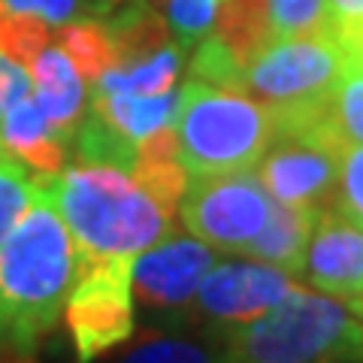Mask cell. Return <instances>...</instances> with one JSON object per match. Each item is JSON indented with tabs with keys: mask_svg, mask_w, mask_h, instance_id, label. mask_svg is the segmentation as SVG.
<instances>
[{
	"mask_svg": "<svg viewBox=\"0 0 363 363\" xmlns=\"http://www.w3.org/2000/svg\"><path fill=\"white\" fill-rule=\"evenodd\" d=\"M218 264L215 248L197 236L169 233L133 257L130 291L133 303L152 312H182L194 303L200 281Z\"/></svg>",
	"mask_w": 363,
	"mask_h": 363,
	"instance_id": "obj_9",
	"label": "cell"
},
{
	"mask_svg": "<svg viewBox=\"0 0 363 363\" xmlns=\"http://www.w3.org/2000/svg\"><path fill=\"white\" fill-rule=\"evenodd\" d=\"M30 91H33L30 70L25 64H18L9 58V55L0 52V116H4L9 106H16L18 100L30 97Z\"/></svg>",
	"mask_w": 363,
	"mask_h": 363,
	"instance_id": "obj_29",
	"label": "cell"
},
{
	"mask_svg": "<svg viewBox=\"0 0 363 363\" xmlns=\"http://www.w3.org/2000/svg\"><path fill=\"white\" fill-rule=\"evenodd\" d=\"M116 363H227L224 342L221 348L215 342H203L194 336H179V333H161V336H145Z\"/></svg>",
	"mask_w": 363,
	"mask_h": 363,
	"instance_id": "obj_19",
	"label": "cell"
},
{
	"mask_svg": "<svg viewBox=\"0 0 363 363\" xmlns=\"http://www.w3.org/2000/svg\"><path fill=\"white\" fill-rule=\"evenodd\" d=\"M294 288L297 285L285 269L264 260H224L200 281L194 315L224 336L233 327H242L279 306Z\"/></svg>",
	"mask_w": 363,
	"mask_h": 363,
	"instance_id": "obj_8",
	"label": "cell"
},
{
	"mask_svg": "<svg viewBox=\"0 0 363 363\" xmlns=\"http://www.w3.org/2000/svg\"><path fill=\"white\" fill-rule=\"evenodd\" d=\"M130 173L167 212L176 215V206L182 203L185 188H188V169L179 161L176 130L164 128L152 136H145V140L136 145Z\"/></svg>",
	"mask_w": 363,
	"mask_h": 363,
	"instance_id": "obj_16",
	"label": "cell"
},
{
	"mask_svg": "<svg viewBox=\"0 0 363 363\" xmlns=\"http://www.w3.org/2000/svg\"><path fill=\"white\" fill-rule=\"evenodd\" d=\"M348 221L363 227V145H345L339 157V179L333 206Z\"/></svg>",
	"mask_w": 363,
	"mask_h": 363,
	"instance_id": "obj_26",
	"label": "cell"
},
{
	"mask_svg": "<svg viewBox=\"0 0 363 363\" xmlns=\"http://www.w3.org/2000/svg\"><path fill=\"white\" fill-rule=\"evenodd\" d=\"M133 257L79 260V272L64 303L76 360L91 363L124 345L133 333Z\"/></svg>",
	"mask_w": 363,
	"mask_h": 363,
	"instance_id": "obj_6",
	"label": "cell"
},
{
	"mask_svg": "<svg viewBox=\"0 0 363 363\" xmlns=\"http://www.w3.org/2000/svg\"><path fill=\"white\" fill-rule=\"evenodd\" d=\"M76 155L82 164H106V167L130 169L136 157V143H130L116 128H109L97 112L85 109V116L76 128Z\"/></svg>",
	"mask_w": 363,
	"mask_h": 363,
	"instance_id": "obj_20",
	"label": "cell"
},
{
	"mask_svg": "<svg viewBox=\"0 0 363 363\" xmlns=\"http://www.w3.org/2000/svg\"><path fill=\"white\" fill-rule=\"evenodd\" d=\"M297 276L333 297H363V227L336 209L318 212Z\"/></svg>",
	"mask_w": 363,
	"mask_h": 363,
	"instance_id": "obj_10",
	"label": "cell"
},
{
	"mask_svg": "<svg viewBox=\"0 0 363 363\" xmlns=\"http://www.w3.org/2000/svg\"><path fill=\"white\" fill-rule=\"evenodd\" d=\"M330 30L345 45V52L360 55L363 49V0H327Z\"/></svg>",
	"mask_w": 363,
	"mask_h": 363,
	"instance_id": "obj_27",
	"label": "cell"
},
{
	"mask_svg": "<svg viewBox=\"0 0 363 363\" xmlns=\"http://www.w3.org/2000/svg\"><path fill=\"white\" fill-rule=\"evenodd\" d=\"M43 191L70 230L79 260L136 257L176 230L173 212L121 167L79 164L43 182Z\"/></svg>",
	"mask_w": 363,
	"mask_h": 363,
	"instance_id": "obj_2",
	"label": "cell"
},
{
	"mask_svg": "<svg viewBox=\"0 0 363 363\" xmlns=\"http://www.w3.org/2000/svg\"><path fill=\"white\" fill-rule=\"evenodd\" d=\"M227 363H363V315L348 300L294 288L279 306L224 333Z\"/></svg>",
	"mask_w": 363,
	"mask_h": 363,
	"instance_id": "obj_3",
	"label": "cell"
},
{
	"mask_svg": "<svg viewBox=\"0 0 363 363\" xmlns=\"http://www.w3.org/2000/svg\"><path fill=\"white\" fill-rule=\"evenodd\" d=\"M318 212L315 209H303V206H288V203L272 200L269 218L264 224L252 242L245 248V257L264 260L285 272H297L306 255V242L312 236Z\"/></svg>",
	"mask_w": 363,
	"mask_h": 363,
	"instance_id": "obj_14",
	"label": "cell"
},
{
	"mask_svg": "<svg viewBox=\"0 0 363 363\" xmlns=\"http://www.w3.org/2000/svg\"><path fill=\"white\" fill-rule=\"evenodd\" d=\"M79 252L55 203L43 197L0 245V342L30 351L58 324Z\"/></svg>",
	"mask_w": 363,
	"mask_h": 363,
	"instance_id": "obj_1",
	"label": "cell"
},
{
	"mask_svg": "<svg viewBox=\"0 0 363 363\" xmlns=\"http://www.w3.org/2000/svg\"><path fill=\"white\" fill-rule=\"evenodd\" d=\"M0 6L9 9V13L37 16L52 28L70 25V21H76L79 13L85 9L82 0H0Z\"/></svg>",
	"mask_w": 363,
	"mask_h": 363,
	"instance_id": "obj_28",
	"label": "cell"
},
{
	"mask_svg": "<svg viewBox=\"0 0 363 363\" xmlns=\"http://www.w3.org/2000/svg\"><path fill=\"white\" fill-rule=\"evenodd\" d=\"M0 363H30L25 357H6V354H0Z\"/></svg>",
	"mask_w": 363,
	"mask_h": 363,
	"instance_id": "obj_31",
	"label": "cell"
},
{
	"mask_svg": "<svg viewBox=\"0 0 363 363\" xmlns=\"http://www.w3.org/2000/svg\"><path fill=\"white\" fill-rule=\"evenodd\" d=\"M28 70L33 76V94H37V104L45 112V118L67 140H73L79 121L85 116V79L79 76L70 55L58 43H52L33 58Z\"/></svg>",
	"mask_w": 363,
	"mask_h": 363,
	"instance_id": "obj_12",
	"label": "cell"
},
{
	"mask_svg": "<svg viewBox=\"0 0 363 363\" xmlns=\"http://www.w3.org/2000/svg\"><path fill=\"white\" fill-rule=\"evenodd\" d=\"M348 303H351V306H354V309H357V312L363 315V297H357V300H348Z\"/></svg>",
	"mask_w": 363,
	"mask_h": 363,
	"instance_id": "obj_32",
	"label": "cell"
},
{
	"mask_svg": "<svg viewBox=\"0 0 363 363\" xmlns=\"http://www.w3.org/2000/svg\"><path fill=\"white\" fill-rule=\"evenodd\" d=\"M55 40L70 55V61L76 64V70L85 82H97L106 70L116 67V45H112L106 21L76 18L70 25L58 28V37Z\"/></svg>",
	"mask_w": 363,
	"mask_h": 363,
	"instance_id": "obj_18",
	"label": "cell"
},
{
	"mask_svg": "<svg viewBox=\"0 0 363 363\" xmlns=\"http://www.w3.org/2000/svg\"><path fill=\"white\" fill-rule=\"evenodd\" d=\"M91 112H97L109 128L124 133L130 143L140 145L145 136L169 128V121L179 112V94L167 91V94L140 97V94H112V91H94L91 88Z\"/></svg>",
	"mask_w": 363,
	"mask_h": 363,
	"instance_id": "obj_15",
	"label": "cell"
},
{
	"mask_svg": "<svg viewBox=\"0 0 363 363\" xmlns=\"http://www.w3.org/2000/svg\"><path fill=\"white\" fill-rule=\"evenodd\" d=\"M0 143L37 179L49 182L67 167V136L45 118L37 97H25L0 116Z\"/></svg>",
	"mask_w": 363,
	"mask_h": 363,
	"instance_id": "obj_11",
	"label": "cell"
},
{
	"mask_svg": "<svg viewBox=\"0 0 363 363\" xmlns=\"http://www.w3.org/2000/svg\"><path fill=\"white\" fill-rule=\"evenodd\" d=\"M182 221L188 233L227 255H242L264 230L272 197L252 169L188 176L182 197Z\"/></svg>",
	"mask_w": 363,
	"mask_h": 363,
	"instance_id": "obj_7",
	"label": "cell"
},
{
	"mask_svg": "<svg viewBox=\"0 0 363 363\" xmlns=\"http://www.w3.org/2000/svg\"><path fill=\"white\" fill-rule=\"evenodd\" d=\"M4 155H6V152H4V143H0V161H4Z\"/></svg>",
	"mask_w": 363,
	"mask_h": 363,
	"instance_id": "obj_33",
	"label": "cell"
},
{
	"mask_svg": "<svg viewBox=\"0 0 363 363\" xmlns=\"http://www.w3.org/2000/svg\"><path fill=\"white\" fill-rule=\"evenodd\" d=\"M215 9H218V0H167L164 18L182 49H191L203 37H209L215 25Z\"/></svg>",
	"mask_w": 363,
	"mask_h": 363,
	"instance_id": "obj_25",
	"label": "cell"
},
{
	"mask_svg": "<svg viewBox=\"0 0 363 363\" xmlns=\"http://www.w3.org/2000/svg\"><path fill=\"white\" fill-rule=\"evenodd\" d=\"M182 70V45L169 43L161 52L149 55L143 61L112 67L97 82H91L94 91H112V94H140L155 97L176 88V79Z\"/></svg>",
	"mask_w": 363,
	"mask_h": 363,
	"instance_id": "obj_17",
	"label": "cell"
},
{
	"mask_svg": "<svg viewBox=\"0 0 363 363\" xmlns=\"http://www.w3.org/2000/svg\"><path fill=\"white\" fill-rule=\"evenodd\" d=\"M357 58H360V61H363V49H360V55H357Z\"/></svg>",
	"mask_w": 363,
	"mask_h": 363,
	"instance_id": "obj_34",
	"label": "cell"
},
{
	"mask_svg": "<svg viewBox=\"0 0 363 363\" xmlns=\"http://www.w3.org/2000/svg\"><path fill=\"white\" fill-rule=\"evenodd\" d=\"M43 197V179L28 173L18 161H0V245Z\"/></svg>",
	"mask_w": 363,
	"mask_h": 363,
	"instance_id": "obj_22",
	"label": "cell"
},
{
	"mask_svg": "<svg viewBox=\"0 0 363 363\" xmlns=\"http://www.w3.org/2000/svg\"><path fill=\"white\" fill-rule=\"evenodd\" d=\"M128 4H133V0H100V13H116V9H121V6H128Z\"/></svg>",
	"mask_w": 363,
	"mask_h": 363,
	"instance_id": "obj_30",
	"label": "cell"
},
{
	"mask_svg": "<svg viewBox=\"0 0 363 363\" xmlns=\"http://www.w3.org/2000/svg\"><path fill=\"white\" fill-rule=\"evenodd\" d=\"M276 37H312L330 30L327 0H267Z\"/></svg>",
	"mask_w": 363,
	"mask_h": 363,
	"instance_id": "obj_24",
	"label": "cell"
},
{
	"mask_svg": "<svg viewBox=\"0 0 363 363\" xmlns=\"http://www.w3.org/2000/svg\"><path fill=\"white\" fill-rule=\"evenodd\" d=\"M351 52L333 33L276 37L245 67L242 91L272 112L318 106L333 94Z\"/></svg>",
	"mask_w": 363,
	"mask_h": 363,
	"instance_id": "obj_5",
	"label": "cell"
},
{
	"mask_svg": "<svg viewBox=\"0 0 363 363\" xmlns=\"http://www.w3.org/2000/svg\"><path fill=\"white\" fill-rule=\"evenodd\" d=\"M330 124L345 145H363V61L351 55L327 100Z\"/></svg>",
	"mask_w": 363,
	"mask_h": 363,
	"instance_id": "obj_21",
	"label": "cell"
},
{
	"mask_svg": "<svg viewBox=\"0 0 363 363\" xmlns=\"http://www.w3.org/2000/svg\"><path fill=\"white\" fill-rule=\"evenodd\" d=\"M209 37L218 40L221 49L245 73V67L276 40L267 0H218Z\"/></svg>",
	"mask_w": 363,
	"mask_h": 363,
	"instance_id": "obj_13",
	"label": "cell"
},
{
	"mask_svg": "<svg viewBox=\"0 0 363 363\" xmlns=\"http://www.w3.org/2000/svg\"><path fill=\"white\" fill-rule=\"evenodd\" d=\"M173 130L188 176H209L252 169L276 133V118L242 91L191 79L179 91Z\"/></svg>",
	"mask_w": 363,
	"mask_h": 363,
	"instance_id": "obj_4",
	"label": "cell"
},
{
	"mask_svg": "<svg viewBox=\"0 0 363 363\" xmlns=\"http://www.w3.org/2000/svg\"><path fill=\"white\" fill-rule=\"evenodd\" d=\"M58 30L52 25H45L37 16H25V13H9L0 6V52L9 55L13 61L30 67L33 58L52 45Z\"/></svg>",
	"mask_w": 363,
	"mask_h": 363,
	"instance_id": "obj_23",
	"label": "cell"
}]
</instances>
